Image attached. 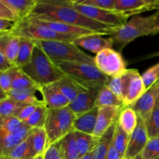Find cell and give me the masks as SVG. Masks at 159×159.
<instances>
[{
    "mask_svg": "<svg viewBox=\"0 0 159 159\" xmlns=\"http://www.w3.org/2000/svg\"><path fill=\"white\" fill-rule=\"evenodd\" d=\"M27 18L60 22L84 28L104 36L113 35L119 27L97 23L73 8L71 0H38V3Z\"/></svg>",
    "mask_w": 159,
    "mask_h": 159,
    "instance_id": "cell-1",
    "label": "cell"
},
{
    "mask_svg": "<svg viewBox=\"0 0 159 159\" xmlns=\"http://www.w3.org/2000/svg\"><path fill=\"white\" fill-rule=\"evenodd\" d=\"M21 69L40 87L52 85L65 76L57 65L37 46L34 51L30 63Z\"/></svg>",
    "mask_w": 159,
    "mask_h": 159,
    "instance_id": "cell-2",
    "label": "cell"
},
{
    "mask_svg": "<svg viewBox=\"0 0 159 159\" xmlns=\"http://www.w3.org/2000/svg\"><path fill=\"white\" fill-rule=\"evenodd\" d=\"M46 55L55 64L85 63L95 65L94 57L90 56L73 42L34 41Z\"/></svg>",
    "mask_w": 159,
    "mask_h": 159,
    "instance_id": "cell-3",
    "label": "cell"
},
{
    "mask_svg": "<svg viewBox=\"0 0 159 159\" xmlns=\"http://www.w3.org/2000/svg\"><path fill=\"white\" fill-rule=\"evenodd\" d=\"M64 74L87 91L99 90L107 85L110 78L102 74L96 65L85 63L56 64Z\"/></svg>",
    "mask_w": 159,
    "mask_h": 159,
    "instance_id": "cell-4",
    "label": "cell"
},
{
    "mask_svg": "<svg viewBox=\"0 0 159 159\" xmlns=\"http://www.w3.org/2000/svg\"><path fill=\"white\" fill-rule=\"evenodd\" d=\"M9 33L20 39H28L34 41L54 40L73 42L76 38H78L57 34L50 28L37 23L30 18L17 21Z\"/></svg>",
    "mask_w": 159,
    "mask_h": 159,
    "instance_id": "cell-5",
    "label": "cell"
},
{
    "mask_svg": "<svg viewBox=\"0 0 159 159\" xmlns=\"http://www.w3.org/2000/svg\"><path fill=\"white\" fill-rule=\"evenodd\" d=\"M75 119V116L68 107L48 110L43 128L48 135L49 145L58 142L68 134L74 131Z\"/></svg>",
    "mask_w": 159,
    "mask_h": 159,
    "instance_id": "cell-6",
    "label": "cell"
},
{
    "mask_svg": "<svg viewBox=\"0 0 159 159\" xmlns=\"http://www.w3.org/2000/svg\"><path fill=\"white\" fill-rule=\"evenodd\" d=\"M154 14L149 16H135L118 28L110 37L114 42L124 47L138 37L154 35Z\"/></svg>",
    "mask_w": 159,
    "mask_h": 159,
    "instance_id": "cell-7",
    "label": "cell"
},
{
    "mask_svg": "<svg viewBox=\"0 0 159 159\" xmlns=\"http://www.w3.org/2000/svg\"><path fill=\"white\" fill-rule=\"evenodd\" d=\"M71 5L74 9L90 20L113 27H120L128 21L130 17L118 11L106 10L80 4L76 0H71Z\"/></svg>",
    "mask_w": 159,
    "mask_h": 159,
    "instance_id": "cell-8",
    "label": "cell"
},
{
    "mask_svg": "<svg viewBox=\"0 0 159 159\" xmlns=\"http://www.w3.org/2000/svg\"><path fill=\"white\" fill-rule=\"evenodd\" d=\"M94 61L96 68L110 79L120 77L127 70L120 53L113 48L102 50L96 54Z\"/></svg>",
    "mask_w": 159,
    "mask_h": 159,
    "instance_id": "cell-9",
    "label": "cell"
},
{
    "mask_svg": "<svg viewBox=\"0 0 159 159\" xmlns=\"http://www.w3.org/2000/svg\"><path fill=\"white\" fill-rule=\"evenodd\" d=\"M122 102L124 107L133 105L146 91L141 75L136 69H127L122 75Z\"/></svg>",
    "mask_w": 159,
    "mask_h": 159,
    "instance_id": "cell-10",
    "label": "cell"
},
{
    "mask_svg": "<svg viewBox=\"0 0 159 159\" xmlns=\"http://www.w3.org/2000/svg\"><path fill=\"white\" fill-rule=\"evenodd\" d=\"M159 93V79L130 107L135 110L138 117L147 121L157 103Z\"/></svg>",
    "mask_w": 159,
    "mask_h": 159,
    "instance_id": "cell-11",
    "label": "cell"
},
{
    "mask_svg": "<svg viewBox=\"0 0 159 159\" xmlns=\"http://www.w3.org/2000/svg\"><path fill=\"white\" fill-rule=\"evenodd\" d=\"M148 140L149 137L145 122L139 118L138 126L130 135V140L124 159H134L141 155Z\"/></svg>",
    "mask_w": 159,
    "mask_h": 159,
    "instance_id": "cell-12",
    "label": "cell"
},
{
    "mask_svg": "<svg viewBox=\"0 0 159 159\" xmlns=\"http://www.w3.org/2000/svg\"><path fill=\"white\" fill-rule=\"evenodd\" d=\"M158 9L159 0H116L115 5V11L129 16Z\"/></svg>",
    "mask_w": 159,
    "mask_h": 159,
    "instance_id": "cell-13",
    "label": "cell"
},
{
    "mask_svg": "<svg viewBox=\"0 0 159 159\" xmlns=\"http://www.w3.org/2000/svg\"><path fill=\"white\" fill-rule=\"evenodd\" d=\"M123 108L124 107H107L99 108L93 136L100 138L112 126L116 124Z\"/></svg>",
    "mask_w": 159,
    "mask_h": 159,
    "instance_id": "cell-14",
    "label": "cell"
},
{
    "mask_svg": "<svg viewBox=\"0 0 159 159\" xmlns=\"http://www.w3.org/2000/svg\"><path fill=\"white\" fill-rule=\"evenodd\" d=\"M102 34H89L76 38L73 43L87 51L97 54L102 50L107 48H112L114 40L110 37H103Z\"/></svg>",
    "mask_w": 159,
    "mask_h": 159,
    "instance_id": "cell-15",
    "label": "cell"
},
{
    "mask_svg": "<svg viewBox=\"0 0 159 159\" xmlns=\"http://www.w3.org/2000/svg\"><path fill=\"white\" fill-rule=\"evenodd\" d=\"M99 90L85 91L80 93L75 99L68 104V107L75 117L89 112L95 108V102Z\"/></svg>",
    "mask_w": 159,
    "mask_h": 159,
    "instance_id": "cell-16",
    "label": "cell"
},
{
    "mask_svg": "<svg viewBox=\"0 0 159 159\" xmlns=\"http://www.w3.org/2000/svg\"><path fill=\"white\" fill-rule=\"evenodd\" d=\"M33 19L34 21L40 24L43 25L47 27L50 28L54 32L57 33L59 34L65 36H70V37H79L82 36L89 35V34H100L99 33L94 32V31L84 29V28L77 27L75 26H71V25L66 24V23H60V22L51 21V20H39V19L30 18Z\"/></svg>",
    "mask_w": 159,
    "mask_h": 159,
    "instance_id": "cell-17",
    "label": "cell"
},
{
    "mask_svg": "<svg viewBox=\"0 0 159 159\" xmlns=\"http://www.w3.org/2000/svg\"><path fill=\"white\" fill-rule=\"evenodd\" d=\"M42 100L49 110H58L67 107L70 103L66 97L53 85L43 86L40 88Z\"/></svg>",
    "mask_w": 159,
    "mask_h": 159,
    "instance_id": "cell-18",
    "label": "cell"
},
{
    "mask_svg": "<svg viewBox=\"0 0 159 159\" xmlns=\"http://www.w3.org/2000/svg\"><path fill=\"white\" fill-rule=\"evenodd\" d=\"M32 128L25 124L18 131L0 140V158H7L9 152L27 138Z\"/></svg>",
    "mask_w": 159,
    "mask_h": 159,
    "instance_id": "cell-19",
    "label": "cell"
},
{
    "mask_svg": "<svg viewBox=\"0 0 159 159\" xmlns=\"http://www.w3.org/2000/svg\"><path fill=\"white\" fill-rule=\"evenodd\" d=\"M98 108H94L89 112L77 116L73 123L74 131L93 135L97 120Z\"/></svg>",
    "mask_w": 159,
    "mask_h": 159,
    "instance_id": "cell-20",
    "label": "cell"
},
{
    "mask_svg": "<svg viewBox=\"0 0 159 159\" xmlns=\"http://www.w3.org/2000/svg\"><path fill=\"white\" fill-rule=\"evenodd\" d=\"M20 44V38L9 32L0 34V53L14 64Z\"/></svg>",
    "mask_w": 159,
    "mask_h": 159,
    "instance_id": "cell-21",
    "label": "cell"
},
{
    "mask_svg": "<svg viewBox=\"0 0 159 159\" xmlns=\"http://www.w3.org/2000/svg\"><path fill=\"white\" fill-rule=\"evenodd\" d=\"M18 17L19 20L26 19L36 6L38 0H2Z\"/></svg>",
    "mask_w": 159,
    "mask_h": 159,
    "instance_id": "cell-22",
    "label": "cell"
},
{
    "mask_svg": "<svg viewBox=\"0 0 159 159\" xmlns=\"http://www.w3.org/2000/svg\"><path fill=\"white\" fill-rule=\"evenodd\" d=\"M51 85L58 89L70 102L74 100L80 93L87 91L66 75L53 83Z\"/></svg>",
    "mask_w": 159,
    "mask_h": 159,
    "instance_id": "cell-23",
    "label": "cell"
},
{
    "mask_svg": "<svg viewBox=\"0 0 159 159\" xmlns=\"http://www.w3.org/2000/svg\"><path fill=\"white\" fill-rule=\"evenodd\" d=\"M29 137L34 158L38 155H43L49 146L48 135L44 128L32 129Z\"/></svg>",
    "mask_w": 159,
    "mask_h": 159,
    "instance_id": "cell-24",
    "label": "cell"
},
{
    "mask_svg": "<svg viewBox=\"0 0 159 159\" xmlns=\"http://www.w3.org/2000/svg\"><path fill=\"white\" fill-rule=\"evenodd\" d=\"M36 48L35 42L28 39H20V48L16 58L14 61L15 67L22 68L30 63L34 51Z\"/></svg>",
    "mask_w": 159,
    "mask_h": 159,
    "instance_id": "cell-25",
    "label": "cell"
},
{
    "mask_svg": "<svg viewBox=\"0 0 159 159\" xmlns=\"http://www.w3.org/2000/svg\"><path fill=\"white\" fill-rule=\"evenodd\" d=\"M139 117L131 107H124L118 117L117 124L126 133L131 134L138 126Z\"/></svg>",
    "mask_w": 159,
    "mask_h": 159,
    "instance_id": "cell-26",
    "label": "cell"
},
{
    "mask_svg": "<svg viewBox=\"0 0 159 159\" xmlns=\"http://www.w3.org/2000/svg\"><path fill=\"white\" fill-rule=\"evenodd\" d=\"M37 92H40L37 89H11L7 94L8 97L23 105H34L43 102L36 96Z\"/></svg>",
    "mask_w": 159,
    "mask_h": 159,
    "instance_id": "cell-27",
    "label": "cell"
},
{
    "mask_svg": "<svg viewBox=\"0 0 159 159\" xmlns=\"http://www.w3.org/2000/svg\"><path fill=\"white\" fill-rule=\"evenodd\" d=\"M107 107H124V106L123 102L115 96L114 93L110 89V88L107 85H105L99 90L95 102V108L99 109Z\"/></svg>",
    "mask_w": 159,
    "mask_h": 159,
    "instance_id": "cell-28",
    "label": "cell"
},
{
    "mask_svg": "<svg viewBox=\"0 0 159 159\" xmlns=\"http://www.w3.org/2000/svg\"><path fill=\"white\" fill-rule=\"evenodd\" d=\"M74 134L81 158L87 154L93 152L97 144H99V138H96L93 135L86 134L78 131H74Z\"/></svg>",
    "mask_w": 159,
    "mask_h": 159,
    "instance_id": "cell-29",
    "label": "cell"
},
{
    "mask_svg": "<svg viewBox=\"0 0 159 159\" xmlns=\"http://www.w3.org/2000/svg\"><path fill=\"white\" fill-rule=\"evenodd\" d=\"M12 89H37L40 91L41 87L36 84L21 68L14 67L13 68H12Z\"/></svg>",
    "mask_w": 159,
    "mask_h": 159,
    "instance_id": "cell-30",
    "label": "cell"
},
{
    "mask_svg": "<svg viewBox=\"0 0 159 159\" xmlns=\"http://www.w3.org/2000/svg\"><path fill=\"white\" fill-rule=\"evenodd\" d=\"M117 124H115L112 126L100 138H99V144H97L95 150L93 151V159H105L107 157L109 148L113 142V134L115 128Z\"/></svg>",
    "mask_w": 159,
    "mask_h": 159,
    "instance_id": "cell-31",
    "label": "cell"
},
{
    "mask_svg": "<svg viewBox=\"0 0 159 159\" xmlns=\"http://www.w3.org/2000/svg\"><path fill=\"white\" fill-rule=\"evenodd\" d=\"M64 159H80V153L76 142L74 131L68 134L60 141Z\"/></svg>",
    "mask_w": 159,
    "mask_h": 159,
    "instance_id": "cell-32",
    "label": "cell"
},
{
    "mask_svg": "<svg viewBox=\"0 0 159 159\" xmlns=\"http://www.w3.org/2000/svg\"><path fill=\"white\" fill-rule=\"evenodd\" d=\"M48 110L44 102L40 104L32 115L24 122L26 125L30 128H43L48 116Z\"/></svg>",
    "mask_w": 159,
    "mask_h": 159,
    "instance_id": "cell-33",
    "label": "cell"
},
{
    "mask_svg": "<svg viewBox=\"0 0 159 159\" xmlns=\"http://www.w3.org/2000/svg\"><path fill=\"white\" fill-rule=\"evenodd\" d=\"M24 125V123L19 120L16 116L0 118V140L18 131Z\"/></svg>",
    "mask_w": 159,
    "mask_h": 159,
    "instance_id": "cell-34",
    "label": "cell"
},
{
    "mask_svg": "<svg viewBox=\"0 0 159 159\" xmlns=\"http://www.w3.org/2000/svg\"><path fill=\"white\" fill-rule=\"evenodd\" d=\"M129 140H130V134L126 133L119 125L116 124L115 128L114 134L113 138V145L115 148L117 150L119 154L120 155L122 159L125 158L126 152H127V146H128Z\"/></svg>",
    "mask_w": 159,
    "mask_h": 159,
    "instance_id": "cell-35",
    "label": "cell"
},
{
    "mask_svg": "<svg viewBox=\"0 0 159 159\" xmlns=\"http://www.w3.org/2000/svg\"><path fill=\"white\" fill-rule=\"evenodd\" d=\"M29 135L24 141L16 146L9 152L7 157L8 159H31L34 158Z\"/></svg>",
    "mask_w": 159,
    "mask_h": 159,
    "instance_id": "cell-36",
    "label": "cell"
},
{
    "mask_svg": "<svg viewBox=\"0 0 159 159\" xmlns=\"http://www.w3.org/2000/svg\"><path fill=\"white\" fill-rule=\"evenodd\" d=\"M23 106L8 96L0 99V118L16 116Z\"/></svg>",
    "mask_w": 159,
    "mask_h": 159,
    "instance_id": "cell-37",
    "label": "cell"
},
{
    "mask_svg": "<svg viewBox=\"0 0 159 159\" xmlns=\"http://www.w3.org/2000/svg\"><path fill=\"white\" fill-rule=\"evenodd\" d=\"M145 124L149 139L159 137V105L158 103L155 105Z\"/></svg>",
    "mask_w": 159,
    "mask_h": 159,
    "instance_id": "cell-38",
    "label": "cell"
},
{
    "mask_svg": "<svg viewBox=\"0 0 159 159\" xmlns=\"http://www.w3.org/2000/svg\"><path fill=\"white\" fill-rule=\"evenodd\" d=\"M141 155L144 159L159 158V137L148 140Z\"/></svg>",
    "mask_w": 159,
    "mask_h": 159,
    "instance_id": "cell-39",
    "label": "cell"
},
{
    "mask_svg": "<svg viewBox=\"0 0 159 159\" xmlns=\"http://www.w3.org/2000/svg\"><path fill=\"white\" fill-rule=\"evenodd\" d=\"M146 89L150 88L159 79V62L148 68L141 75Z\"/></svg>",
    "mask_w": 159,
    "mask_h": 159,
    "instance_id": "cell-40",
    "label": "cell"
},
{
    "mask_svg": "<svg viewBox=\"0 0 159 159\" xmlns=\"http://www.w3.org/2000/svg\"><path fill=\"white\" fill-rule=\"evenodd\" d=\"M77 2L82 5L93 6L98 9L106 10H115L116 0H76Z\"/></svg>",
    "mask_w": 159,
    "mask_h": 159,
    "instance_id": "cell-41",
    "label": "cell"
},
{
    "mask_svg": "<svg viewBox=\"0 0 159 159\" xmlns=\"http://www.w3.org/2000/svg\"><path fill=\"white\" fill-rule=\"evenodd\" d=\"M43 159H64L60 141L48 146L43 155Z\"/></svg>",
    "mask_w": 159,
    "mask_h": 159,
    "instance_id": "cell-42",
    "label": "cell"
},
{
    "mask_svg": "<svg viewBox=\"0 0 159 159\" xmlns=\"http://www.w3.org/2000/svg\"><path fill=\"white\" fill-rule=\"evenodd\" d=\"M12 69L6 71H0V88L6 95L12 89Z\"/></svg>",
    "mask_w": 159,
    "mask_h": 159,
    "instance_id": "cell-43",
    "label": "cell"
},
{
    "mask_svg": "<svg viewBox=\"0 0 159 159\" xmlns=\"http://www.w3.org/2000/svg\"><path fill=\"white\" fill-rule=\"evenodd\" d=\"M107 85L114 93L115 96L122 102V86H121L120 76L110 79Z\"/></svg>",
    "mask_w": 159,
    "mask_h": 159,
    "instance_id": "cell-44",
    "label": "cell"
},
{
    "mask_svg": "<svg viewBox=\"0 0 159 159\" xmlns=\"http://www.w3.org/2000/svg\"><path fill=\"white\" fill-rule=\"evenodd\" d=\"M43 103V102H42ZM41 104V103H40ZM40 104H34V105H25L22 107L21 110L19 111V113H17L16 116L19 120L22 121V122L24 123L31 115L34 113V112L35 111V110L37 109V107Z\"/></svg>",
    "mask_w": 159,
    "mask_h": 159,
    "instance_id": "cell-45",
    "label": "cell"
},
{
    "mask_svg": "<svg viewBox=\"0 0 159 159\" xmlns=\"http://www.w3.org/2000/svg\"><path fill=\"white\" fill-rule=\"evenodd\" d=\"M0 19L10 20L14 23L19 21L18 17L16 14L6 5H5L2 0H0Z\"/></svg>",
    "mask_w": 159,
    "mask_h": 159,
    "instance_id": "cell-46",
    "label": "cell"
},
{
    "mask_svg": "<svg viewBox=\"0 0 159 159\" xmlns=\"http://www.w3.org/2000/svg\"><path fill=\"white\" fill-rule=\"evenodd\" d=\"M15 67L13 63L8 60L2 53H0V71H6L11 70Z\"/></svg>",
    "mask_w": 159,
    "mask_h": 159,
    "instance_id": "cell-47",
    "label": "cell"
},
{
    "mask_svg": "<svg viewBox=\"0 0 159 159\" xmlns=\"http://www.w3.org/2000/svg\"><path fill=\"white\" fill-rule=\"evenodd\" d=\"M16 23L7 20L0 19V34L7 33L14 26Z\"/></svg>",
    "mask_w": 159,
    "mask_h": 159,
    "instance_id": "cell-48",
    "label": "cell"
},
{
    "mask_svg": "<svg viewBox=\"0 0 159 159\" xmlns=\"http://www.w3.org/2000/svg\"><path fill=\"white\" fill-rule=\"evenodd\" d=\"M105 159H122V158H121L120 155L117 152V150L113 145V144H111Z\"/></svg>",
    "mask_w": 159,
    "mask_h": 159,
    "instance_id": "cell-49",
    "label": "cell"
},
{
    "mask_svg": "<svg viewBox=\"0 0 159 159\" xmlns=\"http://www.w3.org/2000/svg\"><path fill=\"white\" fill-rule=\"evenodd\" d=\"M155 22H154V35L159 34V9L154 13Z\"/></svg>",
    "mask_w": 159,
    "mask_h": 159,
    "instance_id": "cell-50",
    "label": "cell"
},
{
    "mask_svg": "<svg viewBox=\"0 0 159 159\" xmlns=\"http://www.w3.org/2000/svg\"><path fill=\"white\" fill-rule=\"evenodd\" d=\"M80 159H93V152H91V153H89L87 155H84Z\"/></svg>",
    "mask_w": 159,
    "mask_h": 159,
    "instance_id": "cell-51",
    "label": "cell"
},
{
    "mask_svg": "<svg viewBox=\"0 0 159 159\" xmlns=\"http://www.w3.org/2000/svg\"><path fill=\"white\" fill-rule=\"evenodd\" d=\"M7 97V95L4 93V92L2 90V89L0 88V99H4V98Z\"/></svg>",
    "mask_w": 159,
    "mask_h": 159,
    "instance_id": "cell-52",
    "label": "cell"
},
{
    "mask_svg": "<svg viewBox=\"0 0 159 159\" xmlns=\"http://www.w3.org/2000/svg\"><path fill=\"white\" fill-rule=\"evenodd\" d=\"M31 159H43V155H38V156H36Z\"/></svg>",
    "mask_w": 159,
    "mask_h": 159,
    "instance_id": "cell-53",
    "label": "cell"
},
{
    "mask_svg": "<svg viewBox=\"0 0 159 159\" xmlns=\"http://www.w3.org/2000/svg\"><path fill=\"white\" fill-rule=\"evenodd\" d=\"M134 159H144V158H142V157H141V155H138V157H136V158H134ZM158 159H159V158H158Z\"/></svg>",
    "mask_w": 159,
    "mask_h": 159,
    "instance_id": "cell-54",
    "label": "cell"
},
{
    "mask_svg": "<svg viewBox=\"0 0 159 159\" xmlns=\"http://www.w3.org/2000/svg\"><path fill=\"white\" fill-rule=\"evenodd\" d=\"M157 103L159 105V93H158V101H157Z\"/></svg>",
    "mask_w": 159,
    "mask_h": 159,
    "instance_id": "cell-55",
    "label": "cell"
},
{
    "mask_svg": "<svg viewBox=\"0 0 159 159\" xmlns=\"http://www.w3.org/2000/svg\"><path fill=\"white\" fill-rule=\"evenodd\" d=\"M0 159H7V158H0Z\"/></svg>",
    "mask_w": 159,
    "mask_h": 159,
    "instance_id": "cell-56",
    "label": "cell"
},
{
    "mask_svg": "<svg viewBox=\"0 0 159 159\" xmlns=\"http://www.w3.org/2000/svg\"><path fill=\"white\" fill-rule=\"evenodd\" d=\"M129 159H130V158H129Z\"/></svg>",
    "mask_w": 159,
    "mask_h": 159,
    "instance_id": "cell-57",
    "label": "cell"
},
{
    "mask_svg": "<svg viewBox=\"0 0 159 159\" xmlns=\"http://www.w3.org/2000/svg\"><path fill=\"white\" fill-rule=\"evenodd\" d=\"M7 159H8V158H7Z\"/></svg>",
    "mask_w": 159,
    "mask_h": 159,
    "instance_id": "cell-58",
    "label": "cell"
}]
</instances>
